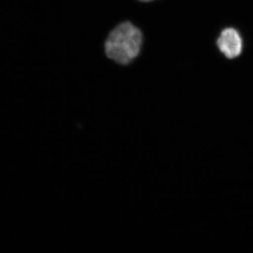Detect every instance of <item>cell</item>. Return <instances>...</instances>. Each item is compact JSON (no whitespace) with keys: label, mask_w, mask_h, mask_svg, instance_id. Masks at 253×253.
Listing matches in <instances>:
<instances>
[{"label":"cell","mask_w":253,"mask_h":253,"mask_svg":"<svg viewBox=\"0 0 253 253\" xmlns=\"http://www.w3.org/2000/svg\"><path fill=\"white\" fill-rule=\"evenodd\" d=\"M142 34L132 23L118 25L110 33L105 44V51L109 59L121 64H127L140 52Z\"/></svg>","instance_id":"1"},{"label":"cell","mask_w":253,"mask_h":253,"mask_svg":"<svg viewBox=\"0 0 253 253\" xmlns=\"http://www.w3.org/2000/svg\"><path fill=\"white\" fill-rule=\"evenodd\" d=\"M219 50L226 57L234 59L241 54L243 48L242 38L239 32L234 28H226L221 32L217 41Z\"/></svg>","instance_id":"2"},{"label":"cell","mask_w":253,"mask_h":253,"mask_svg":"<svg viewBox=\"0 0 253 253\" xmlns=\"http://www.w3.org/2000/svg\"><path fill=\"white\" fill-rule=\"evenodd\" d=\"M140 1H152V0H140Z\"/></svg>","instance_id":"3"}]
</instances>
